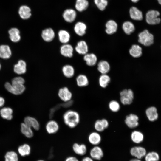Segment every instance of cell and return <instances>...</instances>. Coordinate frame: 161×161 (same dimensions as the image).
I'll return each mask as SVG.
<instances>
[{
    "instance_id": "obj_1",
    "label": "cell",
    "mask_w": 161,
    "mask_h": 161,
    "mask_svg": "<svg viewBox=\"0 0 161 161\" xmlns=\"http://www.w3.org/2000/svg\"><path fill=\"white\" fill-rule=\"evenodd\" d=\"M63 118L65 124L70 128H74L77 126L80 120L78 113L73 110H69L65 112Z\"/></svg>"
},
{
    "instance_id": "obj_2",
    "label": "cell",
    "mask_w": 161,
    "mask_h": 161,
    "mask_svg": "<svg viewBox=\"0 0 161 161\" xmlns=\"http://www.w3.org/2000/svg\"><path fill=\"white\" fill-rule=\"evenodd\" d=\"M138 42L145 46H149L154 43L153 35L147 30H145L138 34Z\"/></svg>"
},
{
    "instance_id": "obj_3",
    "label": "cell",
    "mask_w": 161,
    "mask_h": 161,
    "mask_svg": "<svg viewBox=\"0 0 161 161\" xmlns=\"http://www.w3.org/2000/svg\"><path fill=\"white\" fill-rule=\"evenodd\" d=\"M120 100L123 105H129L132 102L134 98V93L130 89H125L121 91L120 93Z\"/></svg>"
},
{
    "instance_id": "obj_4",
    "label": "cell",
    "mask_w": 161,
    "mask_h": 161,
    "mask_svg": "<svg viewBox=\"0 0 161 161\" xmlns=\"http://www.w3.org/2000/svg\"><path fill=\"white\" fill-rule=\"evenodd\" d=\"M159 11L155 10H151L147 12L146 14V21L147 23L150 25H155L159 24L161 19Z\"/></svg>"
},
{
    "instance_id": "obj_5",
    "label": "cell",
    "mask_w": 161,
    "mask_h": 161,
    "mask_svg": "<svg viewBox=\"0 0 161 161\" xmlns=\"http://www.w3.org/2000/svg\"><path fill=\"white\" fill-rule=\"evenodd\" d=\"M58 95L59 98L64 102L72 100V93L66 87L60 88L58 91Z\"/></svg>"
},
{
    "instance_id": "obj_6",
    "label": "cell",
    "mask_w": 161,
    "mask_h": 161,
    "mask_svg": "<svg viewBox=\"0 0 161 161\" xmlns=\"http://www.w3.org/2000/svg\"><path fill=\"white\" fill-rule=\"evenodd\" d=\"M139 120L137 115L131 113L126 116L124 121L129 128L133 129L137 127L139 125Z\"/></svg>"
},
{
    "instance_id": "obj_7",
    "label": "cell",
    "mask_w": 161,
    "mask_h": 161,
    "mask_svg": "<svg viewBox=\"0 0 161 161\" xmlns=\"http://www.w3.org/2000/svg\"><path fill=\"white\" fill-rule=\"evenodd\" d=\"M130 153L135 158L141 159L145 157L146 154L145 149L141 146H134L130 150Z\"/></svg>"
},
{
    "instance_id": "obj_8",
    "label": "cell",
    "mask_w": 161,
    "mask_h": 161,
    "mask_svg": "<svg viewBox=\"0 0 161 161\" xmlns=\"http://www.w3.org/2000/svg\"><path fill=\"white\" fill-rule=\"evenodd\" d=\"M45 127L46 130L48 134H53L58 131L59 129V126L56 121L51 120L47 123Z\"/></svg>"
},
{
    "instance_id": "obj_9",
    "label": "cell",
    "mask_w": 161,
    "mask_h": 161,
    "mask_svg": "<svg viewBox=\"0 0 161 161\" xmlns=\"http://www.w3.org/2000/svg\"><path fill=\"white\" fill-rule=\"evenodd\" d=\"M24 123L35 130L38 131L40 129L39 122L34 117L29 116L25 117L24 119Z\"/></svg>"
},
{
    "instance_id": "obj_10",
    "label": "cell",
    "mask_w": 161,
    "mask_h": 161,
    "mask_svg": "<svg viewBox=\"0 0 161 161\" xmlns=\"http://www.w3.org/2000/svg\"><path fill=\"white\" fill-rule=\"evenodd\" d=\"M89 154L90 157L97 160H101L104 155L102 149L97 145H95L91 149Z\"/></svg>"
},
{
    "instance_id": "obj_11",
    "label": "cell",
    "mask_w": 161,
    "mask_h": 161,
    "mask_svg": "<svg viewBox=\"0 0 161 161\" xmlns=\"http://www.w3.org/2000/svg\"><path fill=\"white\" fill-rule=\"evenodd\" d=\"M73 48L68 43L64 44L61 47L60 52L62 55L66 57L71 58L73 55Z\"/></svg>"
},
{
    "instance_id": "obj_12",
    "label": "cell",
    "mask_w": 161,
    "mask_h": 161,
    "mask_svg": "<svg viewBox=\"0 0 161 161\" xmlns=\"http://www.w3.org/2000/svg\"><path fill=\"white\" fill-rule=\"evenodd\" d=\"M41 36L43 39L47 42L52 41L55 37V33L51 28H49L44 30L42 32Z\"/></svg>"
},
{
    "instance_id": "obj_13",
    "label": "cell",
    "mask_w": 161,
    "mask_h": 161,
    "mask_svg": "<svg viewBox=\"0 0 161 161\" xmlns=\"http://www.w3.org/2000/svg\"><path fill=\"white\" fill-rule=\"evenodd\" d=\"M75 49L79 54L85 55L88 52V47L85 41L81 40L77 43Z\"/></svg>"
},
{
    "instance_id": "obj_14",
    "label": "cell",
    "mask_w": 161,
    "mask_h": 161,
    "mask_svg": "<svg viewBox=\"0 0 161 161\" xmlns=\"http://www.w3.org/2000/svg\"><path fill=\"white\" fill-rule=\"evenodd\" d=\"M63 16L66 21L71 23L75 20L76 16V13L72 9H67L64 11Z\"/></svg>"
},
{
    "instance_id": "obj_15",
    "label": "cell",
    "mask_w": 161,
    "mask_h": 161,
    "mask_svg": "<svg viewBox=\"0 0 161 161\" xmlns=\"http://www.w3.org/2000/svg\"><path fill=\"white\" fill-rule=\"evenodd\" d=\"M105 31L107 34L112 35L115 33L117 29V24L114 20H109L106 23Z\"/></svg>"
},
{
    "instance_id": "obj_16",
    "label": "cell",
    "mask_w": 161,
    "mask_h": 161,
    "mask_svg": "<svg viewBox=\"0 0 161 161\" xmlns=\"http://www.w3.org/2000/svg\"><path fill=\"white\" fill-rule=\"evenodd\" d=\"M88 140L91 144L94 145H97L100 143L101 140V137L98 132H92L89 134Z\"/></svg>"
},
{
    "instance_id": "obj_17",
    "label": "cell",
    "mask_w": 161,
    "mask_h": 161,
    "mask_svg": "<svg viewBox=\"0 0 161 161\" xmlns=\"http://www.w3.org/2000/svg\"><path fill=\"white\" fill-rule=\"evenodd\" d=\"M72 148L74 153L79 155H85L87 151L86 145L83 144L75 143L73 145Z\"/></svg>"
},
{
    "instance_id": "obj_18",
    "label": "cell",
    "mask_w": 161,
    "mask_h": 161,
    "mask_svg": "<svg viewBox=\"0 0 161 161\" xmlns=\"http://www.w3.org/2000/svg\"><path fill=\"white\" fill-rule=\"evenodd\" d=\"M145 114L150 121H154L158 118V115L157 109L154 107L152 106L148 108L146 110Z\"/></svg>"
},
{
    "instance_id": "obj_19",
    "label": "cell",
    "mask_w": 161,
    "mask_h": 161,
    "mask_svg": "<svg viewBox=\"0 0 161 161\" xmlns=\"http://www.w3.org/2000/svg\"><path fill=\"white\" fill-rule=\"evenodd\" d=\"M18 13L20 17L23 19H29L31 15V9L26 5L21 6L19 8Z\"/></svg>"
},
{
    "instance_id": "obj_20",
    "label": "cell",
    "mask_w": 161,
    "mask_h": 161,
    "mask_svg": "<svg viewBox=\"0 0 161 161\" xmlns=\"http://www.w3.org/2000/svg\"><path fill=\"white\" fill-rule=\"evenodd\" d=\"M129 13L131 18L133 20L140 21L143 19L142 12L136 7H131L130 9Z\"/></svg>"
},
{
    "instance_id": "obj_21",
    "label": "cell",
    "mask_w": 161,
    "mask_h": 161,
    "mask_svg": "<svg viewBox=\"0 0 161 161\" xmlns=\"http://www.w3.org/2000/svg\"><path fill=\"white\" fill-rule=\"evenodd\" d=\"M14 71L18 74L25 73L26 71V64L25 61L22 60H19L18 63L14 65Z\"/></svg>"
},
{
    "instance_id": "obj_22",
    "label": "cell",
    "mask_w": 161,
    "mask_h": 161,
    "mask_svg": "<svg viewBox=\"0 0 161 161\" xmlns=\"http://www.w3.org/2000/svg\"><path fill=\"white\" fill-rule=\"evenodd\" d=\"M86 28V26L85 23L82 22H78L75 24L74 30L78 35L82 36L85 34Z\"/></svg>"
},
{
    "instance_id": "obj_23",
    "label": "cell",
    "mask_w": 161,
    "mask_h": 161,
    "mask_svg": "<svg viewBox=\"0 0 161 161\" xmlns=\"http://www.w3.org/2000/svg\"><path fill=\"white\" fill-rule=\"evenodd\" d=\"M12 54L9 46L2 45L0 46V58L4 59L9 58Z\"/></svg>"
},
{
    "instance_id": "obj_24",
    "label": "cell",
    "mask_w": 161,
    "mask_h": 161,
    "mask_svg": "<svg viewBox=\"0 0 161 161\" xmlns=\"http://www.w3.org/2000/svg\"><path fill=\"white\" fill-rule=\"evenodd\" d=\"M144 138L143 134L139 131L134 130L131 133V139L135 143L139 144L141 143L143 141Z\"/></svg>"
},
{
    "instance_id": "obj_25",
    "label": "cell",
    "mask_w": 161,
    "mask_h": 161,
    "mask_svg": "<svg viewBox=\"0 0 161 161\" xmlns=\"http://www.w3.org/2000/svg\"><path fill=\"white\" fill-rule=\"evenodd\" d=\"M83 59L86 64L89 66H93L95 65L97 61V58L95 55L91 53L84 55Z\"/></svg>"
},
{
    "instance_id": "obj_26",
    "label": "cell",
    "mask_w": 161,
    "mask_h": 161,
    "mask_svg": "<svg viewBox=\"0 0 161 161\" xmlns=\"http://www.w3.org/2000/svg\"><path fill=\"white\" fill-rule=\"evenodd\" d=\"M97 69L102 74H106L110 70V66L106 61L101 60L97 64Z\"/></svg>"
},
{
    "instance_id": "obj_27",
    "label": "cell",
    "mask_w": 161,
    "mask_h": 161,
    "mask_svg": "<svg viewBox=\"0 0 161 161\" xmlns=\"http://www.w3.org/2000/svg\"><path fill=\"white\" fill-rule=\"evenodd\" d=\"M58 35L59 41L63 44H67L69 41L70 35L67 31L65 30H61L59 31Z\"/></svg>"
},
{
    "instance_id": "obj_28",
    "label": "cell",
    "mask_w": 161,
    "mask_h": 161,
    "mask_svg": "<svg viewBox=\"0 0 161 161\" xmlns=\"http://www.w3.org/2000/svg\"><path fill=\"white\" fill-rule=\"evenodd\" d=\"M142 49L140 46L137 44L133 45L129 50L130 54L133 57H140L142 54Z\"/></svg>"
},
{
    "instance_id": "obj_29",
    "label": "cell",
    "mask_w": 161,
    "mask_h": 161,
    "mask_svg": "<svg viewBox=\"0 0 161 161\" xmlns=\"http://www.w3.org/2000/svg\"><path fill=\"white\" fill-rule=\"evenodd\" d=\"M8 33L10 38L13 42H16L20 40V31L17 28H13L10 29L8 31Z\"/></svg>"
},
{
    "instance_id": "obj_30",
    "label": "cell",
    "mask_w": 161,
    "mask_h": 161,
    "mask_svg": "<svg viewBox=\"0 0 161 161\" xmlns=\"http://www.w3.org/2000/svg\"><path fill=\"white\" fill-rule=\"evenodd\" d=\"M21 133L27 137L31 138L33 137L34 133L31 128L24 123L21 124Z\"/></svg>"
},
{
    "instance_id": "obj_31",
    "label": "cell",
    "mask_w": 161,
    "mask_h": 161,
    "mask_svg": "<svg viewBox=\"0 0 161 161\" xmlns=\"http://www.w3.org/2000/svg\"><path fill=\"white\" fill-rule=\"evenodd\" d=\"M122 28L124 32L128 35L133 32L135 29L134 24L129 21L124 22L122 24Z\"/></svg>"
},
{
    "instance_id": "obj_32",
    "label": "cell",
    "mask_w": 161,
    "mask_h": 161,
    "mask_svg": "<svg viewBox=\"0 0 161 161\" xmlns=\"http://www.w3.org/2000/svg\"><path fill=\"white\" fill-rule=\"evenodd\" d=\"M62 71L64 75L68 78L72 77L75 74V69L71 65L67 64L64 66L62 68Z\"/></svg>"
},
{
    "instance_id": "obj_33",
    "label": "cell",
    "mask_w": 161,
    "mask_h": 161,
    "mask_svg": "<svg viewBox=\"0 0 161 161\" xmlns=\"http://www.w3.org/2000/svg\"><path fill=\"white\" fill-rule=\"evenodd\" d=\"M13 110L10 108L5 107L1 109L0 114L3 119L10 120L13 117Z\"/></svg>"
},
{
    "instance_id": "obj_34",
    "label": "cell",
    "mask_w": 161,
    "mask_h": 161,
    "mask_svg": "<svg viewBox=\"0 0 161 161\" xmlns=\"http://www.w3.org/2000/svg\"><path fill=\"white\" fill-rule=\"evenodd\" d=\"M76 81L77 86L80 87L86 86L89 83L87 77L83 74L79 75L76 78Z\"/></svg>"
},
{
    "instance_id": "obj_35",
    "label": "cell",
    "mask_w": 161,
    "mask_h": 161,
    "mask_svg": "<svg viewBox=\"0 0 161 161\" xmlns=\"http://www.w3.org/2000/svg\"><path fill=\"white\" fill-rule=\"evenodd\" d=\"M89 4L87 0H76L75 7L78 11L82 12L87 9Z\"/></svg>"
},
{
    "instance_id": "obj_36",
    "label": "cell",
    "mask_w": 161,
    "mask_h": 161,
    "mask_svg": "<svg viewBox=\"0 0 161 161\" xmlns=\"http://www.w3.org/2000/svg\"><path fill=\"white\" fill-rule=\"evenodd\" d=\"M110 81V77L106 74H102L99 79V84L100 86L103 88H106Z\"/></svg>"
},
{
    "instance_id": "obj_37",
    "label": "cell",
    "mask_w": 161,
    "mask_h": 161,
    "mask_svg": "<svg viewBox=\"0 0 161 161\" xmlns=\"http://www.w3.org/2000/svg\"><path fill=\"white\" fill-rule=\"evenodd\" d=\"M18 152L22 156L28 155L30 153L31 148L27 144H24L20 146L18 149Z\"/></svg>"
},
{
    "instance_id": "obj_38",
    "label": "cell",
    "mask_w": 161,
    "mask_h": 161,
    "mask_svg": "<svg viewBox=\"0 0 161 161\" xmlns=\"http://www.w3.org/2000/svg\"><path fill=\"white\" fill-rule=\"evenodd\" d=\"M160 157L156 152L152 151L146 153L145 156V161H159Z\"/></svg>"
},
{
    "instance_id": "obj_39",
    "label": "cell",
    "mask_w": 161,
    "mask_h": 161,
    "mask_svg": "<svg viewBox=\"0 0 161 161\" xmlns=\"http://www.w3.org/2000/svg\"><path fill=\"white\" fill-rule=\"evenodd\" d=\"M109 107L110 110L113 112H117L120 109V106L119 103L116 100H112L109 103Z\"/></svg>"
},
{
    "instance_id": "obj_40",
    "label": "cell",
    "mask_w": 161,
    "mask_h": 161,
    "mask_svg": "<svg viewBox=\"0 0 161 161\" xmlns=\"http://www.w3.org/2000/svg\"><path fill=\"white\" fill-rule=\"evenodd\" d=\"M5 161H18L17 155L13 151H10L7 153L5 156Z\"/></svg>"
},
{
    "instance_id": "obj_41",
    "label": "cell",
    "mask_w": 161,
    "mask_h": 161,
    "mask_svg": "<svg viewBox=\"0 0 161 161\" xmlns=\"http://www.w3.org/2000/svg\"><path fill=\"white\" fill-rule=\"evenodd\" d=\"M95 4L100 10H104L108 4L107 0H94Z\"/></svg>"
},
{
    "instance_id": "obj_42",
    "label": "cell",
    "mask_w": 161,
    "mask_h": 161,
    "mask_svg": "<svg viewBox=\"0 0 161 161\" xmlns=\"http://www.w3.org/2000/svg\"><path fill=\"white\" fill-rule=\"evenodd\" d=\"M94 127L98 132L103 131L105 129L101 120H97L95 123Z\"/></svg>"
},
{
    "instance_id": "obj_43",
    "label": "cell",
    "mask_w": 161,
    "mask_h": 161,
    "mask_svg": "<svg viewBox=\"0 0 161 161\" xmlns=\"http://www.w3.org/2000/svg\"><path fill=\"white\" fill-rule=\"evenodd\" d=\"M5 87L6 89L10 93L15 95H19L20 93L9 82H7L5 84Z\"/></svg>"
},
{
    "instance_id": "obj_44",
    "label": "cell",
    "mask_w": 161,
    "mask_h": 161,
    "mask_svg": "<svg viewBox=\"0 0 161 161\" xmlns=\"http://www.w3.org/2000/svg\"><path fill=\"white\" fill-rule=\"evenodd\" d=\"M73 103V102L72 100L65 102H64L63 103L61 104V106L64 108L69 107L72 106Z\"/></svg>"
},
{
    "instance_id": "obj_45",
    "label": "cell",
    "mask_w": 161,
    "mask_h": 161,
    "mask_svg": "<svg viewBox=\"0 0 161 161\" xmlns=\"http://www.w3.org/2000/svg\"><path fill=\"white\" fill-rule=\"evenodd\" d=\"M61 106V105H58L57 106H56L55 107L52 108L51 109L50 113L49 114V115L50 117H52L54 115V113L55 111V110L57 109L58 108H59L60 106Z\"/></svg>"
},
{
    "instance_id": "obj_46",
    "label": "cell",
    "mask_w": 161,
    "mask_h": 161,
    "mask_svg": "<svg viewBox=\"0 0 161 161\" xmlns=\"http://www.w3.org/2000/svg\"><path fill=\"white\" fill-rule=\"evenodd\" d=\"M65 161H79L78 159L75 157L74 156H69L67 157L65 160Z\"/></svg>"
},
{
    "instance_id": "obj_47",
    "label": "cell",
    "mask_w": 161,
    "mask_h": 161,
    "mask_svg": "<svg viewBox=\"0 0 161 161\" xmlns=\"http://www.w3.org/2000/svg\"><path fill=\"white\" fill-rule=\"evenodd\" d=\"M101 120L105 129L108 128L109 125V123L107 120L105 119H102Z\"/></svg>"
},
{
    "instance_id": "obj_48",
    "label": "cell",
    "mask_w": 161,
    "mask_h": 161,
    "mask_svg": "<svg viewBox=\"0 0 161 161\" xmlns=\"http://www.w3.org/2000/svg\"><path fill=\"white\" fill-rule=\"evenodd\" d=\"M81 161H93V159L91 157H84Z\"/></svg>"
},
{
    "instance_id": "obj_49",
    "label": "cell",
    "mask_w": 161,
    "mask_h": 161,
    "mask_svg": "<svg viewBox=\"0 0 161 161\" xmlns=\"http://www.w3.org/2000/svg\"><path fill=\"white\" fill-rule=\"evenodd\" d=\"M5 103V100L4 99L0 96V107L2 106Z\"/></svg>"
},
{
    "instance_id": "obj_50",
    "label": "cell",
    "mask_w": 161,
    "mask_h": 161,
    "mask_svg": "<svg viewBox=\"0 0 161 161\" xmlns=\"http://www.w3.org/2000/svg\"><path fill=\"white\" fill-rule=\"evenodd\" d=\"M129 161H142L140 159H138L136 158H133L131 159Z\"/></svg>"
},
{
    "instance_id": "obj_51",
    "label": "cell",
    "mask_w": 161,
    "mask_h": 161,
    "mask_svg": "<svg viewBox=\"0 0 161 161\" xmlns=\"http://www.w3.org/2000/svg\"><path fill=\"white\" fill-rule=\"evenodd\" d=\"M132 2L134 3H136L139 0H131Z\"/></svg>"
},
{
    "instance_id": "obj_52",
    "label": "cell",
    "mask_w": 161,
    "mask_h": 161,
    "mask_svg": "<svg viewBox=\"0 0 161 161\" xmlns=\"http://www.w3.org/2000/svg\"><path fill=\"white\" fill-rule=\"evenodd\" d=\"M159 3L161 5V0H157Z\"/></svg>"
},
{
    "instance_id": "obj_53",
    "label": "cell",
    "mask_w": 161,
    "mask_h": 161,
    "mask_svg": "<svg viewBox=\"0 0 161 161\" xmlns=\"http://www.w3.org/2000/svg\"><path fill=\"white\" fill-rule=\"evenodd\" d=\"M37 161H45L43 160H38Z\"/></svg>"
},
{
    "instance_id": "obj_54",
    "label": "cell",
    "mask_w": 161,
    "mask_h": 161,
    "mask_svg": "<svg viewBox=\"0 0 161 161\" xmlns=\"http://www.w3.org/2000/svg\"><path fill=\"white\" fill-rule=\"evenodd\" d=\"M1 68V64H0V70Z\"/></svg>"
}]
</instances>
